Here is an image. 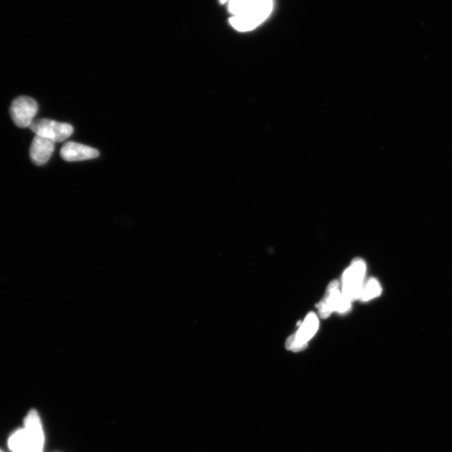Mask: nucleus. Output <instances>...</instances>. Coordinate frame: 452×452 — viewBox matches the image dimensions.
<instances>
[{"mask_svg": "<svg viewBox=\"0 0 452 452\" xmlns=\"http://www.w3.org/2000/svg\"><path fill=\"white\" fill-rule=\"evenodd\" d=\"M272 8V0H257L254 6L243 15L231 18V24L239 31L252 30L270 16Z\"/></svg>", "mask_w": 452, "mask_h": 452, "instance_id": "obj_1", "label": "nucleus"}, {"mask_svg": "<svg viewBox=\"0 0 452 452\" xmlns=\"http://www.w3.org/2000/svg\"><path fill=\"white\" fill-rule=\"evenodd\" d=\"M366 264L362 259L358 258L352 265L344 271L343 276V295L349 302L360 298L362 288L365 285Z\"/></svg>", "mask_w": 452, "mask_h": 452, "instance_id": "obj_2", "label": "nucleus"}, {"mask_svg": "<svg viewBox=\"0 0 452 452\" xmlns=\"http://www.w3.org/2000/svg\"><path fill=\"white\" fill-rule=\"evenodd\" d=\"M30 129L35 135L47 138L53 142H61L73 135L74 129L71 124L50 119L35 120Z\"/></svg>", "mask_w": 452, "mask_h": 452, "instance_id": "obj_3", "label": "nucleus"}, {"mask_svg": "<svg viewBox=\"0 0 452 452\" xmlns=\"http://www.w3.org/2000/svg\"><path fill=\"white\" fill-rule=\"evenodd\" d=\"M37 102L29 97H17L13 101L10 109L13 123L20 128L30 127L35 121V116H37Z\"/></svg>", "mask_w": 452, "mask_h": 452, "instance_id": "obj_4", "label": "nucleus"}, {"mask_svg": "<svg viewBox=\"0 0 452 452\" xmlns=\"http://www.w3.org/2000/svg\"><path fill=\"white\" fill-rule=\"evenodd\" d=\"M338 288V281H332L329 286L324 299L317 305L320 316L323 319L329 317L334 311L343 313L350 310L351 302L339 292Z\"/></svg>", "mask_w": 452, "mask_h": 452, "instance_id": "obj_5", "label": "nucleus"}, {"mask_svg": "<svg viewBox=\"0 0 452 452\" xmlns=\"http://www.w3.org/2000/svg\"><path fill=\"white\" fill-rule=\"evenodd\" d=\"M319 328V319L314 312H310L303 322L298 332L286 341V346L289 350L299 352L307 347V343L313 337Z\"/></svg>", "mask_w": 452, "mask_h": 452, "instance_id": "obj_6", "label": "nucleus"}, {"mask_svg": "<svg viewBox=\"0 0 452 452\" xmlns=\"http://www.w3.org/2000/svg\"><path fill=\"white\" fill-rule=\"evenodd\" d=\"M99 154L97 149L75 142H66L61 149V158L67 162L94 159L98 158Z\"/></svg>", "mask_w": 452, "mask_h": 452, "instance_id": "obj_7", "label": "nucleus"}, {"mask_svg": "<svg viewBox=\"0 0 452 452\" xmlns=\"http://www.w3.org/2000/svg\"><path fill=\"white\" fill-rule=\"evenodd\" d=\"M55 150V142L35 135L30 149L31 161L37 166L46 164Z\"/></svg>", "mask_w": 452, "mask_h": 452, "instance_id": "obj_8", "label": "nucleus"}, {"mask_svg": "<svg viewBox=\"0 0 452 452\" xmlns=\"http://www.w3.org/2000/svg\"><path fill=\"white\" fill-rule=\"evenodd\" d=\"M381 291V286H380L379 281L374 279H371L365 283L360 299L362 302L369 301V300L379 296Z\"/></svg>", "mask_w": 452, "mask_h": 452, "instance_id": "obj_9", "label": "nucleus"}, {"mask_svg": "<svg viewBox=\"0 0 452 452\" xmlns=\"http://www.w3.org/2000/svg\"><path fill=\"white\" fill-rule=\"evenodd\" d=\"M257 0H231L229 10L232 15L238 16L243 15L252 8Z\"/></svg>", "mask_w": 452, "mask_h": 452, "instance_id": "obj_10", "label": "nucleus"}, {"mask_svg": "<svg viewBox=\"0 0 452 452\" xmlns=\"http://www.w3.org/2000/svg\"><path fill=\"white\" fill-rule=\"evenodd\" d=\"M227 1H228V0H221V2L222 4L226 3V2H227Z\"/></svg>", "mask_w": 452, "mask_h": 452, "instance_id": "obj_11", "label": "nucleus"}, {"mask_svg": "<svg viewBox=\"0 0 452 452\" xmlns=\"http://www.w3.org/2000/svg\"><path fill=\"white\" fill-rule=\"evenodd\" d=\"M0 452H2V451H0Z\"/></svg>", "mask_w": 452, "mask_h": 452, "instance_id": "obj_12", "label": "nucleus"}]
</instances>
